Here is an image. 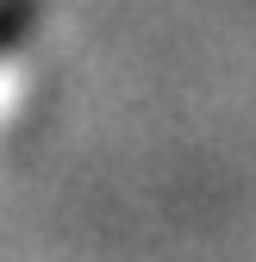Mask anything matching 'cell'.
<instances>
[{
	"label": "cell",
	"instance_id": "cell-1",
	"mask_svg": "<svg viewBox=\"0 0 256 262\" xmlns=\"http://www.w3.org/2000/svg\"><path fill=\"white\" fill-rule=\"evenodd\" d=\"M0 38H13V7H0Z\"/></svg>",
	"mask_w": 256,
	"mask_h": 262
}]
</instances>
